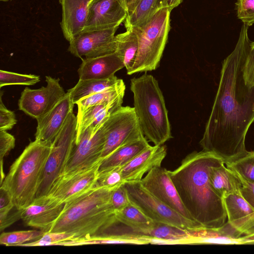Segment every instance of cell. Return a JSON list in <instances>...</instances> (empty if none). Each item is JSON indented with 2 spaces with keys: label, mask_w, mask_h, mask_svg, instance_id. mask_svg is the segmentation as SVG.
<instances>
[{
  "label": "cell",
  "mask_w": 254,
  "mask_h": 254,
  "mask_svg": "<svg viewBox=\"0 0 254 254\" xmlns=\"http://www.w3.org/2000/svg\"><path fill=\"white\" fill-rule=\"evenodd\" d=\"M101 163L87 169L61 176L54 183L47 195L65 204L77 198L95 186Z\"/></svg>",
  "instance_id": "obj_13"
},
{
  "label": "cell",
  "mask_w": 254,
  "mask_h": 254,
  "mask_svg": "<svg viewBox=\"0 0 254 254\" xmlns=\"http://www.w3.org/2000/svg\"><path fill=\"white\" fill-rule=\"evenodd\" d=\"M166 155L165 145H150L122 168L123 182L140 181L145 173L161 166Z\"/></svg>",
  "instance_id": "obj_19"
},
{
  "label": "cell",
  "mask_w": 254,
  "mask_h": 254,
  "mask_svg": "<svg viewBox=\"0 0 254 254\" xmlns=\"http://www.w3.org/2000/svg\"><path fill=\"white\" fill-rule=\"evenodd\" d=\"M123 79L115 75L106 79H79L78 82L67 92L73 104L80 100L94 94L114 87L119 84Z\"/></svg>",
  "instance_id": "obj_25"
},
{
  "label": "cell",
  "mask_w": 254,
  "mask_h": 254,
  "mask_svg": "<svg viewBox=\"0 0 254 254\" xmlns=\"http://www.w3.org/2000/svg\"><path fill=\"white\" fill-rule=\"evenodd\" d=\"M125 186L130 201L154 221L193 233L204 229L195 221L186 218L155 197L142 186L140 181L126 182Z\"/></svg>",
  "instance_id": "obj_8"
},
{
  "label": "cell",
  "mask_w": 254,
  "mask_h": 254,
  "mask_svg": "<svg viewBox=\"0 0 254 254\" xmlns=\"http://www.w3.org/2000/svg\"><path fill=\"white\" fill-rule=\"evenodd\" d=\"M183 0H158L157 7L158 10L162 8H168L171 11L180 4Z\"/></svg>",
  "instance_id": "obj_43"
},
{
  "label": "cell",
  "mask_w": 254,
  "mask_h": 254,
  "mask_svg": "<svg viewBox=\"0 0 254 254\" xmlns=\"http://www.w3.org/2000/svg\"><path fill=\"white\" fill-rule=\"evenodd\" d=\"M118 28L82 31L70 41L68 51L82 59L95 58L116 52L115 33Z\"/></svg>",
  "instance_id": "obj_12"
},
{
  "label": "cell",
  "mask_w": 254,
  "mask_h": 254,
  "mask_svg": "<svg viewBox=\"0 0 254 254\" xmlns=\"http://www.w3.org/2000/svg\"><path fill=\"white\" fill-rule=\"evenodd\" d=\"M122 168L115 167L99 172L95 187L114 190L124 183Z\"/></svg>",
  "instance_id": "obj_34"
},
{
  "label": "cell",
  "mask_w": 254,
  "mask_h": 254,
  "mask_svg": "<svg viewBox=\"0 0 254 254\" xmlns=\"http://www.w3.org/2000/svg\"><path fill=\"white\" fill-rule=\"evenodd\" d=\"M15 207L9 192L4 188H0V218L5 216Z\"/></svg>",
  "instance_id": "obj_40"
},
{
  "label": "cell",
  "mask_w": 254,
  "mask_h": 254,
  "mask_svg": "<svg viewBox=\"0 0 254 254\" xmlns=\"http://www.w3.org/2000/svg\"><path fill=\"white\" fill-rule=\"evenodd\" d=\"M65 204L48 195L36 198L22 209L21 219L27 226L47 232L60 217Z\"/></svg>",
  "instance_id": "obj_16"
},
{
  "label": "cell",
  "mask_w": 254,
  "mask_h": 254,
  "mask_svg": "<svg viewBox=\"0 0 254 254\" xmlns=\"http://www.w3.org/2000/svg\"><path fill=\"white\" fill-rule=\"evenodd\" d=\"M243 24L233 52L224 60L219 86L199 144L225 163L247 152L245 138L254 122V86L245 82L244 68L252 42Z\"/></svg>",
  "instance_id": "obj_1"
},
{
  "label": "cell",
  "mask_w": 254,
  "mask_h": 254,
  "mask_svg": "<svg viewBox=\"0 0 254 254\" xmlns=\"http://www.w3.org/2000/svg\"><path fill=\"white\" fill-rule=\"evenodd\" d=\"M127 12L118 0H90L83 31L118 28Z\"/></svg>",
  "instance_id": "obj_15"
},
{
  "label": "cell",
  "mask_w": 254,
  "mask_h": 254,
  "mask_svg": "<svg viewBox=\"0 0 254 254\" xmlns=\"http://www.w3.org/2000/svg\"><path fill=\"white\" fill-rule=\"evenodd\" d=\"M227 222L243 236L254 234V208L240 192L223 198Z\"/></svg>",
  "instance_id": "obj_18"
},
{
  "label": "cell",
  "mask_w": 254,
  "mask_h": 254,
  "mask_svg": "<svg viewBox=\"0 0 254 254\" xmlns=\"http://www.w3.org/2000/svg\"><path fill=\"white\" fill-rule=\"evenodd\" d=\"M222 162L211 152L195 151L177 169L168 170L183 205L192 220L204 229H217L227 221L223 198L213 190L209 179L210 168Z\"/></svg>",
  "instance_id": "obj_2"
},
{
  "label": "cell",
  "mask_w": 254,
  "mask_h": 254,
  "mask_svg": "<svg viewBox=\"0 0 254 254\" xmlns=\"http://www.w3.org/2000/svg\"><path fill=\"white\" fill-rule=\"evenodd\" d=\"M240 193L243 197L254 208V183L243 184Z\"/></svg>",
  "instance_id": "obj_42"
},
{
  "label": "cell",
  "mask_w": 254,
  "mask_h": 254,
  "mask_svg": "<svg viewBox=\"0 0 254 254\" xmlns=\"http://www.w3.org/2000/svg\"><path fill=\"white\" fill-rule=\"evenodd\" d=\"M242 244H254V234L249 236H245L240 238Z\"/></svg>",
  "instance_id": "obj_45"
},
{
  "label": "cell",
  "mask_w": 254,
  "mask_h": 254,
  "mask_svg": "<svg viewBox=\"0 0 254 254\" xmlns=\"http://www.w3.org/2000/svg\"><path fill=\"white\" fill-rule=\"evenodd\" d=\"M122 6L129 13L134 8L139 0H118Z\"/></svg>",
  "instance_id": "obj_44"
},
{
  "label": "cell",
  "mask_w": 254,
  "mask_h": 254,
  "mask_svg": "<svg viewBox=\"0 0 254 254\" xmlns=\"http://www.w3.org/2000/svg\"><path fill=\"white\" fill-rule=\"evenodd\" d=\"M236 4L238 18L248 26L254 24V0H238Z\"/></svg>",
  "instance_id": "obj_35"
},
{
  "label": "cell",
  "mask_w": 254,
  "mask_h": 254,
  "mask_svg": "<svg viewBox=\"0 0 254 254\" xmlns=\"http://www.w3.org/2000/svg\"><path fill=\"white\" fill-rule=\"evenodd\" d=\"M113 190L95 186L65 203L62 213L48 231L69 233L76 239L102 234L118 221L111 202Z\"/></svg>",
  "instance_id": "obj_3"
},
{
  "label": "cell",
  "mask_w": 254,
  "mask_h": 254,
  "mask_svg": "<svg viewBox=\"0 0 254 254\" xmlns=\"http://www.w3.org/2000/svg\"><path fill=\"white\" fill-rule=\"evenodd\" d=\"M0 1H8V0H0Z\"/></svg>",
  "instance_id": "obj_46"
},
{
  "label": "cell",
  "mask_w": 254,
  "mask_h": 254,
  "mask_svg": "<svg viewBox=\"0 0 254 254\" xmlns=\"http://www.w3.org/2000/svg\"><path fill=\"white\" fill-rule=\"evenodd\" d=\"M77 239L72 234L65 232H45L39 239L24 244L22 247L59 246L63 242Z\"/></svg>",
  "instance_id": "obj_33"
},
{
  "label": "cell",
  "mask_w": 254,
  "mask_h": 254,
  "mask_svg": "<svg viewBox=\"0 0 254 254\" xmlns=\"http://www.w3.org/2000/svg\"><path fill=\"white\" fill-rule=\"evenodd\" d=\"M126 86L123 80L116 86L87 96L80 100L77 105V115L92 106L108 103L113 101L122 95H125Z\"/></svg>",
  "instance_id": "obj_30"
},
{
  "label": "cell",
  "mask_w": 254,
  "mask_h": 254,
  "mask_svg": "<svg viewBox=\"0 0 254 254\" xmlns=\"http://www.w3.org/2000/svg\"><path fill=\"white\" fill-rule=\"evenodd\" d=\"M244 76L247 85L254 86V42L251 43L250 51L245 62Z\"/></svg>",
  "instance_id": "obj_39"
},
{
  "label": "cell",
  "mask_w": 254,
  "mask_h": 254,
  "mask_svg": "<svg viewBox=\"0 0 254 254\" xmlns=\"http://www.w3.org/2000/svg\"><path fill=\"white\" fill-rule=\"evenodd\" d=\"M90 0H59L62 18L60 25L65 39L69 42L83 31Z\"/></svg>",
  "instance_id": "obj_20"
},
{
  "label": "cell",
  "mask_w": 254,
  "mask_h": 254,
  "mask_svg": "<svg viewBox=\"0 0 254 254\" xmlns=\"http://www.w3.org/2000/svg\"><path fill=\"white\" fill-rule=\"evenodd\" d=\"M150 146L147 139L144 137L119 147L102 160L99 172L115 167H123Z\"/></svg>",
  "instance_id": "obj_24"
},
{
  "label": "cell",
  "mask_w": 254,
  "mask_h": 254,
  "mask_svg": "<svg viewBox=\"0 0 254 254\" xmlns=\"http://www.w3.org/2000/svg\"><path fill=\"white\" fill-rule=\"evenodd\" d=\"M105 139L103 124L94 134L87 127L76 136L75 144L63 175L87 169L101 162Z\"/></svg>",
  "instance_id": "obj_10"
},
{
  "label": "cell",
  "mask_w": 254,
  "mask_h": 254,
  "mask_svg": "<svg viewBox=\"0 0 254 254\" xmlns=\"http://www.w3.org/2000/svg\"><path fill=\"white\" fill-rule=\"evenodd\" d=\"M117 221L132 228L147 229L156 224L134 203L130 202L124 208L115 211Z\"/></svg>",
  "instance_id": "obj_27"
},
{
  "label": "cell",
  "mask_w": 254,
  "mask_h": 254,
  "mask_svg": "<svg viewBox=\"0 0 254 254\" xmlns=\"http://www.w3.org/2000/svg\"><path fill=\"white\" fill-rule=\"evenodd\" d=\"M74 105L69 94L66 92L50 111L36 119L37 126L35 140L52 145L68 116L73 112Z\"/></svg>",
  "instance_id": "obj_17"
},
{
  "label": "cell",
  "mask_w": 254,
  "mask_h": 254,
  "mask_svg": "<svg viewBox=\"0 0 254 254\" xmlns=\"http://www.w3.org/2000/svg\"><path fill=\"white\" fill-rule=\"evenodd\" d=\"M171 12L168 8L160 9L145 24L131 29L136 34L138 46L134 63L127 74L158 67L170 30Z\"/></svg>",
  "instance_id": "obj_6"
},
{
  "label": "cell",
  "mask_w": 254,
  "mask_h": 254,
  "mask_svg": "<svg viewBox=\"0 0 254 254\" xmlns=\"http://www.w3.org/2000/svg\"><path fill=\"white\" fill-rule=\"evenodd\" d=\"M224 163L237 176L242 184L254 183V151H247Z\"/></svg>",
  "instance_id": "obj_29"
},
{
  "label": "cell",
  "mask_w": 254,
  "mask_h": 254,
  "mask_svg": "<svg viewBox=\"0 0 254 254\" xmlns=\"http://www.w3.org/2000/svg\"><path fill=\"white\" fill-rule=\"evenodd\" d=\"M116 53L124 63L128 72L132 68L137 53L138 39L131 29L115 36Z\"/></svg>",
  "instance_id": "obj_26"
},
{
  "label": "cell",
  "mask_w": 254,
  "mask_h": 254,
  "mask_svg": "<svg viewBox=\"0 0 254 254\" xmlns=\"http://www.w3.org/2000/svg\"><path fill=\"white\" fill-rule=\"evenodd\" d=\"M105 143L102 160L119 147L145 137L133 107L122 106L103 124Z\"/></svg>",
  "instance_id": "obj_9"
},
{
  "label": "cell",
  "mask_w": 254,
  "mask_h": 254,
  "mask_svg": "<svg viewBox=\"0 0 254 254\" xmlns=\"http://www.w3.org/2000/svg\"><path fill=\"white\" fill-rule=\"evenodd\" d=\"M45 233L41 230L3 232L0 236V244L6 246H20L25 243L40 239Z\"/></svg>",
  "instance_id": "obj_31"
},
{
  "label": "cell",
  "mask_w": 254,
  "mask_h": 254,
  "mask_svg": "<svg viewBox=\"0 0 254 254\" xmlns=\"http://www.w3.org/2000/svg\"><path fill=\"white\" fill-rule=\"evenodd\" d=\"M40 80L39 76L32 74H21L1 69L0 87L7 85H32Z\"/></svg>",
  "instance_id": "obj_32"
},
{
  "label": "cell",
  "mask_w": 254,
  "mask_h": 254,
  "mask_svg": "<svg viewBox=\"0 0 254 254\" xmlns=\"http://www.w3.org/2000/svg\"><path fill=\"white\" fill-rule=\"evenodd\" d=\"M76 127L77 117L72 112L52 144L36 198L47 195L63 174L75 142Z\"/></svg>",
  "instance_id": "obj_7"
},
{
  "label": "cell",
  "mask_w": 254,
  "mask_h": 254,
  "mask_svg": "<svg viewBox=\"0 0 254 254\" xmlns=\"http://www.w3.org/2000/svg\"><path fill=\"white\" fill-rule=\"evenodd\" d=\"M111 202L115 211L124 208L130 202L125 183L113 190Z\"/></svg>",
  "instance_id": "obj_37"
},
{
  "label": "cell",
  "mask_w": 254,
  "mask_h": 254,
  "mask_svg": "<svg viewBox=\"0 0 254 254\" xmlns=\"http://www.w3.org/2000/svg\"><path fill=\"white\" fill-rule=\"evenodd\" d=\"M15 207L13 208V209ZM12 209V210H13ZM11 210L5 216L0 218V230H3L10 226L12 224L21 219L22 210L16 208L14 211Z\"/></svg>",
  "instance_id": "obj_41"
},
{
  "label": "cell",
  "mask_w": 254,
  "mask_h": 254,
  "mask_svg": "<svg viewBox=\"0 0 254 254\" xmlns=\"http://www.w3.org/2000/svg\"><path fill=\"white\" fill-rule=\"evenodd\" d=\"M125 67L116 53L103 56L82 59L77 72L79 79H106L115 75Z\"/></svg>",
  "instance_id": "obj_21"
},
{
  "label": "cell",
  "mask_w": 254,
  "mask_h": 254,
  "mask_svg": "<svg viewBox=\"0 0 254 254\" xmlns=\"http://www.w3.org/2000/svg\"><path fill=\"white\" fill-rule=\"evenodd\" d=\"M52 145L31 141L11 165L0 187L12 196L15 207L22 210L36 198Z\"/></svg>",
  "instance_id": "obj_5"
},
{
  "label": "cell",
  "mask_w": 254,
  "mask_h": 254,
  "mask_svg": "<svg viewBox=\"0 0 254 254\" xmlns=\"http://www.w3.org/2000/svg\"><path fill=\"white\" fill-rule=\"evenodd\" d=\"M222 162L211 166L209 179L215 192L223 198L230 194L240 192L242 186L237 176Z\"/></svg>",
  "instance_id": "obj_23"
},
{
  "label": "cell",
  "mask_w": 254,
  "mask_h": 254,
  "mask_svg": "<svg viewBox=\"0 0 254 254\" xmlns=\"http://www.w3.org/2000/svg\"><path fill=\"white\" fill-rule=\"evenodd\" d=\"M134 110L145 137L155 145L172 138L164 98L158 81L146 73L130 79Z\"/></svg>",
  "instance_id": "obj_4"
},
{
  "label": "cell",
  "mask_w": 254,
  "mask_h": 254,
  "mask_svg": "<svg viewBox=\"0 0 254 254\" xmlns=\"http://www.w3.org/2000/svg\"><path fill=\"white\" fill-rule=\"evenodd\" d=\"M15 139L6 131H0V184L5 176L3 171V160L9 152L14 148Z\"/></svg>",
  "instance_id": "obj_36"
},
{
  "label": "cell",
  "mask_w": 254,
  "mask_h": 254,
  "mask_svg": "<svg viewBox=\"0 0 254 254\" xmlns=\"http://www.w3.org/2000/svg\"><path fill=\"white\" fill-rule=\"evenodd\" d=\"M16 123L17 120L14 113L5 107L0 98V131H7L11 129Z\"/></svg>",
  "instance_id": "obj_38"
},
{
  "label": "cell",
  "mask_w": 254,
  "mask_h": 254,
  "mask_svg": "<svg viewBox=\"0 0 254 254\" xmlns=\"http://www.w3.org/2000/svg\"><path fill=\"white\" fill-rule=\"evenodd\" d=\"M46 86L37 89L26 87L18 100L19 109L37 119L50 111L65 96L60 79L46 76Z\"/></svg>",
  "instance_id": "obj_11"
},
{
  "label": "cell",
  "mask_w": 254,
  "mask_h": 254,
  "mask_svg": "<svg viewBox=\"0 0 254 254\" xmlns=\"http://www.w3.org/2000/svg\"><path fill=\"white\" fill-rule=\"evenodd\" d=\"M158 0H139L124 22L126 30L145 24L158 11Z\"/></svg>",
  "instance_id": "obj_28"
},
{
  "label": "cell",
  "mask_w": 254,
  "mask_h": 254,
  "mask_svg": "<svg viewBox=\"0 0 254 254\" xmlns=\"http://www.w3.org/2000/svg\"><path fill=\"white\" fill-rule=\"evenodd\" d=\"M124 96L110 103L92 106L77 115L76 136L87 127L95 134L109 117L122 106Z\"/></svg>",
  "instance_id": "obj_22"
},
{
  "label": "cell",
  "mask_w": 254,
  "mask_h": 254,
  "mask_svg": "<svg viewBox=\"0 0 254 254\" xmlns=\"http://www.w3.org/2000/svg\"><path fill=\"white\" fill-rule=\"evenodd\" d=\"M140 182L155 197L186 218L193 220L183 205L166 169L161 166L154 167Z\"/></svg>",
  "instance_id": "obj_14"
}]
</instances>
